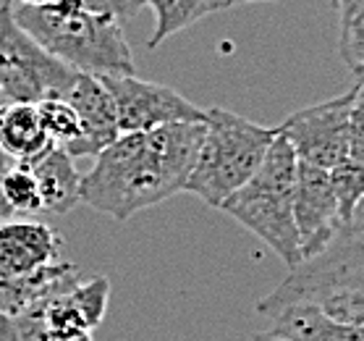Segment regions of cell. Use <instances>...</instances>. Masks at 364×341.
Listing matches in <instances>:
<instances>
[{
    "label": "cell",
    "mask_w": 364,
    "mask_h": 341,
    "mask_svg": "<svg viewBox=\"0 0 364 341\" xmlns=\"http://www.w3.org/2000/svg\"><path fill=\"white\" fill-rule=\"evenodd\" d=\"M144 6L155 14V29L147 40L149 51H158L163 42L197 24L199 19L225 11L223 0H144Z\"/></svg>",
    "instance_id": "e0dca14e"
},
{
    "label": "cell",
    "mask_w": 364,
    "mask_h": 341,
    "mask_svg": "<svg viewBox=\"0 0 364 341\" xmlns=\"http://www.w3.org/2000/svg\"><path fill=\"white\" fill-rule=\"evenodd\" d=\"M0 3H3V0H0Z\"/></svg>",
    "instance_id": "d6a6232c"
},
{
    "label": "cell",
    "mask_w": 364,
    "mask_h": 341,
    "mask_svg": "<svg viewBox=\"0 0 364 341\" xmlns=\"http://www.w3.org/2000/svg\"><path fill=\"white\" fill-rule=\"evenodd\" d=\"M100 79L116 103L121 134L152 132V129L168 124L205 121L207 118V108H199L186 98H181L173 87L144 82L134 74H110L100 76Z\"/></svg>",
    "instance_id": "ba28073f"
},
{
    "label": "cell",
    "mask_w": 364,
    "mask_h": 341,
    "mask_svg": "<svg viewBox=\"0 0 364 341\" xmlns=\"http://www.w3.org/2000/svg\"><path fill=\"white\" fill-rule=\"evenodd\" d=\"M63 100L71 103V108L82 121V137L71 147H66L68 155H74V158L76 155H95L97 158L108 145H113L121 137L116 103L100 76L79 74Z\"/></svg>",
    "instance_id": "8fae6325"
},
{
    "label": "cell",
    "mask_w": 364,
    "mask_h": 341,
    "mask_svg": "<svg viewBox=\"0 0 364 341\" xmlns=\"http://www.w3.org/2000/svg\"><path fill=\"white\" fill-rule=\"evenodd\" d=\"M110 278L92 276L87 281L53 294L42 302V315L53 341H68L82 333H92L108 313Z\"/></svg>",
    "instance_id": "30bf717a"
},
{
    "label": "cell",
    "mask_w": 364,
    "mask_h": 341,
    "mask_svg": "<svg viewBox=\"0 0 364 341\" xmlns=\"http://www.w3.org/2000/svg\"><path fill=\"white\" fill-rule=\"evenodd\" d=\"M205 126V140L183 192L220 210L259 171L278 132L225 108H207Z\"/></svg>",
    "instance_id": "3957f363"
},
{
    "label": "cell",
    "mask_w": 364,
    "mask_h": 341,
    "mask_svg": "<svg viewBox=\"0 0 364 341\" xmlns=\"http://www.w3.org/2000/svg\"><path fill=\"white\" fill-rule=\"evenodd\" d=\"M3 194L6 202L16 216H29V213H42V194L37 176L32 168L24 163H14L9 160L6 174H3Z\"/></svg>",
    "instance_id": "d6986e66"
},
{
    "label": "cell",
    "mask_w": 364,
    "mask_h": 341,
    "mask_svg": "<svg viewBox=\"0 0 364 341\" xmlns=\"http://www.w3.org/2000/svg\"><path fill=\"white\" fill-rule=\"evenodd\" d=\"M32 174L37 176L42 194V213L66 216L82 202V179L74 163V155H68L66 147L53 145L48 152L29 163Z\"/></svg>",
    "instance_id": "5bb4252c"
},
{
    "label": "cell",
    "mask_w": 364,
    "mask_h": 341,
    "mask_svg": "<svg viewBox=\"0 0 364 341\" xmlns=\"http://www.w3.org/2000/svg\"><path fill=\"white\" fill-rule=\"evenodd\" d=\"M68 341H92V333H82V336H74V339Z\"/></svg>",
    "instance_id": "4dcf8cb0"
},
{
    "label": "cell",
    "mask_w": 364,
    "mask_h": 341,
    "mask_svg": "<svg viewBox=\"0 0 364 341\" xmlns=\"http://www.w3.org/2000/svg\"><path fill=\"white\" fill-rule=\"evenodd\" d=\"M354 76H356V82H359V84H364V66H362V68H356V71H354Z\"/></svg>",
    "instance_id": "f546056e"
},
{
    "label": "cell",
    "mask_w": 364,
    "mask_h": 341,
    "mask_svg": "<svg viewBox=\"0 0 364 341\" xmlns=\"http://www.w3.org/2000/svg\"><path fill=\"white\" fill-rule=\"evenodd\" d=\"M338 56L351 71L364 66V0H338Z\"/></svg>",
    "instance_id": "ac0fdd59"
},
{
    "label": "cell",
    "mask_w": 364,
    "mask_h": 341,
    "mask_svg": "<svg viewBox=\"0 0 364 341\" xmlns=\"http://www.w3.org/2000/svg\"><path fill=\"white\" fill-rule=\"evenodd\" d=\"M6 166H9V158H0V224L3 221H14V210H11V205L6 202V194H3V174H6Z\"/></svg>",
    "instance_id": "484cf974"
},
{
    "label": "cell",
    "mask_w": 364,
    "mask_h": 341,
    "mask_svg": "<svg viewBox=\"0 0 364 341\" xmlns=\"http://www.w3.org/2000/svg\"><path fill=\"white\" fill-rule=\"evenodd\" d=\"M18 3H24V6H50L53 0H18Z\"/></svg>",
    "instance_id": "f1b7e54d"
},
{
    "label": "cell",
    "mask_w": 364,
    "mask_h": 341,
    "mask_svg": "<svg viewBox=\"0 0 364 341\" xmlns=\"http://www.w3.org/2000/svg\"><path fill=\"white\" fill-rule=\"evenodd\" d=\"M205 132V121H183L121 134L84 174L82 202L116 221H129L171 200L186 189Z\"/></svg>",
    "instance_id": "6da1fadb"
},
{
    "label": "cell",
    "mask_w": 364,
    "mask_h": 341,
    "mask_svg": "<svg viewBox=\"0 0 364 341\" xmlns=\"http://www.w3.org/2000/svg\"><path fill=\"white\" fill-rule=\"evenodd\" d=\"M270 320L267 331L291 341H364V325L338 320L317 305H291Z\"/></svg>",
    "instance_id": "2e32d148"
},
{
    "label": "cell",
    "mask_w": 364,
    "mask_h": 341,
    "mask_svg": "<svg viewBox=\"0 0 364 341\" xmlns=\"http://www.w3.org/2000/svg\"><path fill=\"white\" fill-rule=\"evenodd\" d=\"M0 105H3V100H0Z\"/></svg>",
    "instance_id": "1f68e13d"
},
{
    "label": "cell",
    "mask_w": 364,
    "mask_h": 341,
    "mask_svg": "<svg viewBox=\"0 0 364 341\" xmlns=\"http://www.w3.org/2000/svg\"><path fill=\"white\" fill-rule=\"evenodd\" d=\"M356 84L333 100L294 110L275 126V132L289 142L299 160L331 171L348 158V121Z\"/></svg>",
    "instance_id": "52a82bcc"
},
{
    "label": "cell",
    "mask_w": 364,
    "mask_h": 341,
    "mask_svg": "<svg viewBox=\"0 0 364 341\" xmlns=\"http://www.w3.org/2000/svg\"><path fill=\"white\" fill-rule=\"evenodd\" d=\"M82 6L92 14H100V16L126 21L144 9V0H82Z\"/></svg>",
    "instance_id": "d4e9b609"
},
{
    "label": "cell",
    "mask_w": 364,
    "mask_h": 341,
    "mask_svg": "<svg viewBox=\"0 0 364 341\" xmlns=\"http://www.w3.org/2000/svg\"><path fill=\"white\" fill-rule=\"evenodd\" d=\"M55 142L42 126L40 110L32 103H3L0 105V152L14 163H34Z\"/></svg>",
    "instance_id": "9a60e30c"
},
{
    "label": "cell",
    "mask_w": 364,
    "mask_h": 341,
    "mask_svg": "<svg viewBox=\"0 0 364 341\" xmlns=\"http://www.w3.org/2000/svg\"><path fill=\"white\" fill-rule=\"evenodd\" d=\"M356 84V95L351 103V121H348V158L364 166V84Z\"/></svg>",
    "instance_id": "cb8c5ba5"
},
{
    "label": "cell",
    "mask_w": 364,
    "mask_h": 341,
    "mask_svg": "<svg viewBox=\"0 0 364 341\" xmlns=\"http://www.w3.org/2000/svg\"><path fill=\"white\" fill-rule=\"evenodd\" d=\"M252 341H291V339H283V336H275V333H270V331H262V333H255Z\"/></svg>",
    "instance_id": "83f0119b"
},
{
    "label": "cell",
    "mask_w": 364,
    "mask_h": 341,
    "mask_svg": "<svg viewBox=\"0 0 364 341\" xmlns=\"http://www.w3.org/2000/svg\"><path fill=\"white\" fill-rule=\"evenodd\" d=\"M37 110H40L42 126L48 137L60 147H71L74 142H79L82 137V121L76 116V110L71 108V103L63 100V98H53V100H42L37 103Z\"/></svg>",
    "instance_id": "ffe728a7"
},
{
    "label": "cell",
    "mask_w": 364,
    "mask_h": 341,
    "mask_svg": "<svg viewBox=\"0 0 364 341\" xmlns=\"http://www.w3.org/2000/svg\"><path fill=\"white\" fill-rule=\"evenodd\" d=\"M76 281H82V273L68 260H58V263L42 268L32 276L0 273V320L24 313L37 302L74 286Z\"/></svg>",
    "instance_id": "4fadbf2b"
},
{
    "label": "cell",
    "mask_w": 364,
    "mask_h": 341,
    "mask_svg": "<svg viewBox=\"0 0 364 341\" xmlns=\"http://www.w3.org/2000/svg\"><path fill=\"white\" fill-rule=\"evenodd\" d=\"M341 291H364V202L323 252L291 268L265 300H259L257 313L275 318L291 305H317Z\"/></svg>",
    "instance_id": "5b68a950"
},
{
    "label": "cell",
    "mask_w": 364,
    "mask_h": 341,
    "mask_svg": "<svg viewBox=\"0 0 364 341\" xmlns=\"http://www.w3.org/2000/svg\"><path fill=\"white\" fill-rule=\"evenodd\" d=\"M317 308H323L328 315L346 320V323L364 325V291H341L331 294L325 300L317 302Z\"/></svg>",
    "instance_id": "603a6c76"
},
{
    "label": "cell",
    "mask_w": 364,
    "mask_h": 341,
    "mask_svg": "<svg viewBox=\"0 0 364 341\" xmlns=\"http://www.w3.org/2000/svg\"><path fill=\"white\" fill-rule=\"evenodd\" d=\"M79 71L53 58L14 16V0L0 3V100L37 103L66 98Z\"/></svg>",
    "instance_id": "8992f818"
},
{
    "label": "cell",
    "mask_w": 364,
    "mask_h": 341,
    "mask_svg": "<svg viewBox=\"0 0 364 341\" xmlns=\"http://www.w3.org/2000/svg\"><path fill=\"white\" fill-rule=\"evenodd\" d=\"M331 182L336 200H338L341 221L346 224L354 216V210L364 202V166L356 160L346 158L336 168H331Z\"/></svg>",
    "instance_id": "44dd1931"
},
{
    "label": "cell",
    "mask_w": 364,
    "mask_h": 341,
    "mask_svg": "<svg viewBox=\"0 0 364 341\" xmlns=\"http://www.w3.org/2000/svg\"><path fill=\"white\" fill-rule=\"evenodd\" d=\"M299 158L294 147L275 137L265 163L252 179L223 202V213L262 239L291 268L301 263V241L294 221V189H296Z\"/></svg>",
    "instance_id": "277c9868"
},
{
    "label": "cell",
    "mask_w": 364,
    "mask_h": 341,
    "mask_svg": "<svg viewBox=\"0 0 364 341\" xmlns=\"http://www.w3.org/2000/svg\"><path fill=\"white\" fill-rule=\"evenodd\" d=\"M14 16L53 58L79 74H134V56L121 21L92 14L82 0H53L50 6L14 3Z\"/></svg>",
    "instance_id": "7a4b0ae2"
},
{
    "label": "cell",
    "mask_w": 364,
    "mask_h": 341,
    "mask_svg": "<svg viewBox=\"0 0 364 341\" xmlns=\"http://www.w3.org/2000/svg\"><path fill=\"white\" fill-rule=\"evenodd\" d=\"M247 3H275V0H223L225 11L228 9H236V6H247ZM333 6H338V0H328Z\"/></svg>",
    "instance_id": "4316f807"
},
{
    "label": "cell",
    "mask_w": 364,
    "mask_h": 341,
    "mask_svg": "<svg viewBox=\"0 0 364 341\" xmlns=\"http://www.w3.org/2000/svg\"><path fill=\"white\" fill-rule=\"evenodd\" d=\"M294 221H296L301 258H315L341 231V210L333 192L331 171L299 160L294 189ZM301 260V263H304Z\"/></svg>",
    "instance_id": "9c48e42d"
},
{
    "label": "cell",
    "mask_w": 364,
    "mask_h": 341,
    "mask_svg": "<svg viewBox=\"0 0 364 341\" xmlns=\"http://www.w3.org/2000/svg\"><path fill=\"white\" fill-rule=\"evenodd\" d=\"M42 302L14 318H3L0 320V341H53L48 325H45V315H42Z\"/></svg>",
    "instance_id": "7402d4cb"
},
{
    "label": "cell",
    "mask_w": 364,
    "mask_h": 341,
    "mask_svg": "<svg viewBox=\"0 0 364 341\" xmlns=\"http://www.w3.org/2000/svg\"><path fill=\"white\" fill-rule=\"evenodd\" d=\"M63 239L55 229L40 221H3L0 224V273L32 276L58 263Z\"/></svg>",
    "instance_id": "7c38bea8"
}]
</instances>
